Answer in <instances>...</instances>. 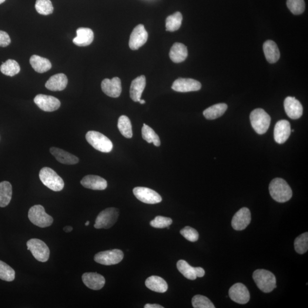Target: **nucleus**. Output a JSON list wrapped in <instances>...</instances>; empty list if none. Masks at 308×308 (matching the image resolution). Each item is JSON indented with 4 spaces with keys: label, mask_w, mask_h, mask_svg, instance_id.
<instances>
[{
    "label": "nucleus",
    "mask_w": 308,
    "mask_h": 308,
    "mask_svg": "<svg viewBox=\"0 0 308 308\" xmlns=\"http://www.w3.org/2000/svg\"><path fill=\"white\" fill-rule=\"evenodd\" d=\"M270 193L273 199L279 203H285L292 196V190L283 179H274L269 186Z\"/></svg>",
    "instance_id": "obj_1"
},
{
    "label": "nucleus",
    "mask_w": 308,
    "mask_h": 308,
    "mask_svg": "<svg viewBox=\"0 0 308 308\" xmlns=\"http://www.w3.org/2000/svg\"><path fill=\"white\" fill-rule=\"evenodd\" d=\"M253 279L257 287L264 293H270L277 287L275 276L269 270H256L253 273Z\"/></svg>",
    "instance_id": "obj_2"
},
{
    "label": "nucleus",
    "mask_w": 308,
    "mask_h": 308,
    "mask_svg": "<svg viewBox=\"0 0 308 308\" xmlns=\"http://www.w3.org/2000/svg\"><path fill=\"white\" fill-rule=\"evenodd\" d=\"M39 176L43 185L53 192H60L64 187L65 183L61 177L49 167H43L40 171Z\"/></svg>",
    "instance_id": "obj_3"
},
{
    "label": "nucleus",
    "mask_w": 308,
    "mask_h": 308,
    "mask_svg": "<svg viewBox=\"0 0 308 308\" xmlns=\"http://www.w3.org/2000/svg\"><path fill=\"white\" fill-rule=\"evenodd\" d=\"M270 117L262 109L253 110L250 115L251 125L258 135H263L269 130L270 123Z\"/></svg>",
    "instance_id": "obj_4"
},
{
    "label": "nucleus",
    "mask_w": 308,
    "mask_h": 308,
    "mask_svg": "<svg viewBox=\"0 0 308 308\" xmlns=\"http://www.w3.org/2000/svg\"><path fill=\"white\" fill-rule=\"evenodd\" d=\"M86 139L90 145L100 152L108 153L113 150V145L111 140L98 132H88L86 134Z\"/></svg>",
    "instance_id": "obj_5"
},
{
    "label": "nucleus",
    "mask_w": 308,
    "mask_h": 308,
    "mask_svg": "<svg viewBox=\"0 0 308 308\" xmlns=\"http://www.w3.org/2000/svg\"><path fill=\"white\" fill-rule=\"evenodd\" d=\"M28 217L33 224L40 228L48 227L53 222V217L45 212L41 205L32 207L29 210Z\"/></svg>",
    "instance_id": "obj_6"
},
{
    "label": "nucleus",
    "mask_w": 308,
    "mask_h": 308,
    "mask_svg": "<svg viewBox=\"0 0 308 308\" xmlns=\"http://www.w3.org/2000/svg\"><path fill=\"white\" fill-rule=\"evenodd\" d=\"M119 210L116 208H108L99 213L96 220L95 227L96 229H109L115 225L118 220Z\"/></svg>",
    "instance_id": "obj_7"
},
{
    "label": "nucleus",
    "mask_w": 308,
    "mask_h": 308,
    "mask_svg": "<svg viewBox=\"0 0 308 308\" xmlns=\"http://www.w3.org/2000/svg\"><path fill=\"white\" fill-rule=\"evenodd\" d=\"M26 246L28 250L31 251L33 257L38 262H46L49 260L50 250L43 241L38 239H32L26 243Z\"/></svg>",
    "instance_id": "obj_8"
},
{
    "label": "nucleus",
    "mask_w": 308,
    "mask_h": 308,
    "mask_svg": "<svg viewBox=\"0 0 308 308\" xmlns=\"http://www.w3.org/2000/svg\"><path fill=\"white\" fill-rule=\"evenodd\" d=\"M124 254L121 250H113L102 251L96 254L95 262L102 265L112 266L119 263L123 259Z\"/></svg>",
    "instance_id": "obj_9"
},
{
    "label": "nucleus",
    "mask_w": 308,
    "mask_h": 308,
    "mask_svg": "<svg viewBox=\"0 0 308 308\" xmlns=\"http://www.w3.org/2000/svg\"><path fill=\"white\" fill-rule=\"evenodd\" d=\"M135 196L140 202L149 204H154L162 202V197L155 191L147 187H138L133 190Z\"/></svg>",
    "instance_id": "obj_10"
},
{
    "label": "nucleus",
    "mask_w": 308,
    "mask_h": 308,
    "mask_svg": "<svg viewBox=\"0 0 308 308\" xmlns=\"http://www.w3.org/2000/svg\"><path fill=\"white\" fill-rule=\"evenodd\" d=\"M34 102L40 109L46 112H55L61 106L59 99L50 96L38 95L36 96Z\"/></svg>",
    "instance_id": "obj_11"
},
{
    "label": "nucleus",
    "mask_w": 308,
    "mask_h": 308,
    "mask_svg": "<svg viewBox=\"0 0 308 308\" xmlns=\"http://www.w3.org/2000/svg\"><path fill=\"white\" fill-rule=\"evenodd\" d=\"M148 39V33L145 26L142 24L137 25L134 29L129 40L130 48L135 50L145 45Z\"/></svg>",
    "instance_id": "obj_12"
},
{
    "label": "nucleus",
    "mask_w": 308,
    "mask_h": 308,
    "mask_svg": "<svg viewBox=\"0 0 308 308\" xmlns=\"http://www.w3.org/2000/svg\"><path fill=\"white\" fill-rule=\"evenodd\" d=\"M229 296L234 302L240 304H246L250 300L249 290L242 283H236L230 288Z\"/></svg>",
    "instance_id": "obj_13"
},
{
    "label": "nucleus",
    "mask_w": 308,
    "mask_h": 308,
    "mask_svg": "<svg viewBox=\"0 0 308 308\" xmlns=\"http://www.w3.org/2000/svg\"><path fill=\"white\" fill-rule=\"evenodd\" d=\"M201 88V83L192 78L177 79L173 82L172 86V89L174 91L182 93L198 91Z\"/></svg>",
    "instance_id": "obj_14"
},
{
    "label": "nucleus",
    "mask_w": 308,
    "mask_h": 308,
    "mask_svg": "<svg viewBox=\"0 0 308 308\" xmlns=\"http://www.w3.org/2000/svg\"><path fill=\"white\" fill-rule=\"evenodd\" d=\"M251 222V214L250 211L246 207H243L238 211L233 216L232 227L236 231H242L246 229Z\"/></svg>",
    "instance_id": "obj_15"
},
{
    "label": "nucleus",
    "mask_w": 308,
    "mask_h": 308,
    "mask_svg": "<svg viewBox=\"0 0 308 308\" xmlns=\"http://www.w3.org/2000/svg\"><path fill=\"white\" fill-rule=\"evenodd\" d=\"M284 106L287 115L290 118L292 119H299L303 116V106L299 100L294 97H287L284 100Z\"/></svg>",
    "instance_id": "obj_16"
},
{
    "label": "nucleus",
    "mask_w": 308,
    "mask_h": 308,
    "mask_svg": "<svg viewBox=\"0 0 308 308\" xmlns=\"http://www.w3.org/2000/svg\"><path fill=\"white\" fill-rule=\"evenodd\" d=\"M103 93L112 98H118L122 92L121 81L118 77H115L112 79H105L101 83Z\"/></svg>",
    "instance_id": "obj_17"
},
{
    "label": "nucleus",
    "mask_w": 308,
    "mask_h": 308,
    "mask_svg": "<svg viewBox=\"0 0 308 308\" xmlns=\"http://www.w3.org/2000/svg\"><path fill=\"white\" fill-rule=\"evenodd\" d=\"M290 123L288 120H281L276 124L274 129V138L279 144L285 143L291 133Z\"/></svg>",
    "instance_id": "obj_18"
},
{
    "label": "nucleus",
    "mask_w": 308,
    "mask_h": 308,
    "mask_svg": "<svg viewBox=\"0 0 308 308\" xmlns=\"http://www.w3.org/2000/svg\"><path fill=\"white\" fill-rule=\"evenodd\" d=\"M82 279L85 285L93 290L101 289L105 284V277L97 273H85Z\"/></svg>",
    "instance_id": "obj_19"
},
{
    "label": "nucleus",
    "mask_w": 308,
    "mask_h": 308,
    "mask_svg": "<svg viewBox=\"0 0 308 308\" xmlns=\"http://www.w3.org/2000/svg\"><path fill=\"white\" fill-rule=\"evenodd\" d=\"M81 185L86 189L93 190H104L108 187V183L102 177L89 175L81 180Z\"/></svg>",
    "instance_id": "obj_20"
},
{
    "label": "nucleus",
    "mask_w": 308,
    "mask_h": 308,
    "mask_svg": "<svg viewBox=\"0 0 308 308\" xmlns=\"http://www.w3.org/2000/svg\"><path fill=\"white\" fill-rule=\"evenodd\" d=\"M50 152L58 161L64 165H73L79 162L78 157L62 149L53 147L50 148Z\"/></svg>",
    "instance_id": "obj_21"
},
{
    "label": "nucleus",
    "mask_w": 308,
    "mask_h": 308,
    "mask_svg": "<svg viewBox=\"0 0 308 308\" xmlns=\"http://www.w3.org/2000/svg\"><path fill=\"white\" fill-rule=\"evenodd\" d=\"M68 78L64 74L59 73L52 76L46 82L45 87L51 91H62L68 85Z\"/></svg>",
    "instance_id": "obj_22"
},
{
    "label": "nucleus",
    "mask_w": 308,
    "mask_h": 308,
    "mask_svg": "<svg viewBox=\"0 0 308 308\" xmlns=\"http://www.w3.org/2000/svg\"><path fill=\"white\" fill-rule=\"evenodd\" d=\"M146 83L145 76H140L133 80L130 90V97L133 101H139L141 98L144 89L145 88Z\"/></svg>",
    "instance_id": "obj_23"
},
{
    "label": "nucleus",
    "mask_w": 308,
    "mask_h": 308,
    "mask_svg": "<svg viewBox=\"0 0 308 308\" xmlns=\"http://www.w3.org/2000/svg\"><path fill=\"white\" fill-rule=\"evenodd\" d=\"M77 37L73 39V42L78 46H88L93 42L94 33L92 29L87 28H80L77 30Z\"/></svg>",
    "instance_id": "obj_24"
},
{
    "label": "nucleus",
    "mask_w": 308,
    "mask_h": 308,
    "mask_svg": "<svg viewBox=\"0 0 308 308\" xmlns=\"http://www.w3.org/2000/svg\"><path fill=\"white\" fill-rule=\"evenodd\" d=\"M264 55L267 61L270 63H276L279 59L280 53L279 48L272 40H268L263 45Z\"/></svg>",
    "instance_id": "obj_25"
},
{
    "label": "nucleus",
    "mask_w": 308,
    "mask_h": 308,
    "mask_svg": "<svg viewBox=\"0 0 308 308\" xmlns=\"http://www.w3.org/2000/svg\"><path fill=\"white\" fill-rule=\"evenodd\" d=\"M170 58L173 62L180 63L185 61L188 56L187 47L181 43H175L171 48Z\"/></svg>",
    "instance_id": "obj_26"
},
{
    "label": "nucleus",
    "mask_w": 308,
    "mask_h": 308,
    "mask_svg": "<svg viewBox=\"0 0 308 308\" xmlns=\"http://www.w3.org/2000/svg\"><path fill=\"white\" fill-rule=\"evenodd\" d=\"M146 286L154 292L165 293L168 289L166 281L162 277L152 276L147 278L145 282Z\"/></svg>",
    "instance_id": "obj_27"
},
{
    "label": "nucleus",
    "mask_w": 308,
    "mask_h": 308,
    "mask_svg": "<svg viewBox=\"0 0 308 308\" xmlns=\"http://www.w3.org/2000/svg\"><path fill=\"white\" fill-rule=\"evenodd\" d=\"M30 63L33 69L39 73L48 72L52 68V63L49 59L37 55L31 57L30 59Z\"/></svg>",
    "instance_id": "obj_28"
},
{
    "label": "nucleus",
    "mask_w": 308,
    "mask_h": 308,
    "mask_svg": "<svg viewBox=\"0 0 308 308\" xmlns=\"http://www.w3.org/2000/svg\"><path fill=\"white\" fill-rule=\"evenodd\" d=\"M227 108L228 106L226 103H217L204 110L203 115L207 119H215L222 116Z\"/></svg>",
    "instance_id": "obj_29"
},
{
    "label": "nucleus",
    "mask_w": 308,
    "mask_h": 308,
    "mask_svg": "<svg viewBox=\"0 0 308 308\" xmlns=\"http://www.w3.org/2000/svg\"><path fill=\"white\" fill-rule=\"evenodd\" d=\"M12 186L7 181L0 183V207L8 205L12 199Z\"/></svg>",
    "instance_id": "obj_30"
},
{
    "label": "nucleus",
    "mask_w": 308,
    "mask_h": 308,
    "mask_svg": "<svg viewBox=\"0 0 308 308\" xmlns=\"http://www.w3.org/2000/svg\"><path fill=\"white\" fill-rule=\"evenodd\" d=\"M177 269L186 279L194 280L196 279V267L191 266L185 260H180L177 262Z\"/></svg>",
    "instance_id": "obj_31"
},
{
    "label": "nucleus",
    "mask_w": 308,
    "mask_h": 308,
    "mask_svg": "<svg viewBox=\"0 0 308 308\" xmlns=\"http://www.w3.org/2000/svg\"><path fill=\"white\" fill-rule=\"evenodd\" d=\"M182 15L179 12L169 16L166 20V31L172 32L177 31L182 25Z\"/></svg>",
    "instance_id": "obj_32"
},
{
    "label": "nucleus",
    "mask_w": 308,
    "mask_h": 308,
    "mask_svg": "<svg viewBox=\"0 0 308 308\" xmlns=\"http://www.w3.org/2000/svg\"><path fill=\"white\" fill-rule=\"evenodd\" d=\"M118 128L121 135L127 138L133 137L132 125L130 119L125 116L119 117L118 122Z\"/></svg>",
    "instance_id": "obj_33"
},
{
    "label": "nucleus",
    "mask_w": 308,
    "mask_h": 308,
    "mask_svg": "<svg viewBox=\"0 0 308 308\" xmlns=\"http://www.w3.org/2000/svg\"><path fill=\"white\" fill-rule=\"evenodd\" d=\"M0 70L4 75L13 77L18 75L20 72V66L18 63L13 59H8L7 61L3 63L1 67H0Z\"/></svg>",
    "instance_id": "obj_34"
},
{
    "label": "nucleus",
    "mask_w": 308,
    "mask_h": 308,
    "mask_svg": "<svg viewBox=\"0 0 308 308\" xmlns=\"http://www.w3.org/2000/svg\"><path fill=\"white\" fill-rule=\"evenodd\" d=\"M142 135L143 139L146 142L149 143H153L154 145L157 147L160 146V140L159 136L152 128L146 125L145 123L143 124Z\"/></svg>",
    "instance_id": "obj_35"
},
{
    "label": "nucleus",
    "mask_w": 308,
    "mask_h": 308,
    "mask_svg": "<svg viewBox=\"0 0 308 308\" xmlns=\"http://www.w3.org/2000/svg\"><path fill=\"white\" fill-rule=\"evenodd\" d=\"M15 274L12 268L0 260V279L11 282L15 280Z\"/></svg>",
    "instance_id": "obj_36"
},
{
    "label": "nucleus",
    "mask_w": 308,
    "mask_h": 308,
    "mask_svg": "<svg viewBox=\"0 0 308 308\" xmlns=\"http://www.w3.org/2000/svg\"><path fill=\"white\" fill-rule=\"evenodd\" d=\"M294 249L298 253L304 254L308 250V233L305 232L294 240Z\"/></svg>",
    "instance_id": "obj_37"
},
{
    "label": "nucleus",
    "mask_w": 308,
    "mask_h": 308,
    "mask_svg": "<svg viewBox=\"0 0 308 308\" xmlns=\"http://www.w3.org/2000/svg\"><path fill=\"white\" fill-rule=\"evenodd\" d=\"M35 8L39 14L45 16L52 14L54 10L50 0H37Z\"/></svg>",
    "instance_id": "obj_38"
},
{
    "label": "nucleus",
    "mask_w": 308,
    "mask_h": 308,
    "mask_svg": "<svg viewBox=\"0 0 308 308\" xmlns=\"http://www.w3.org/2000/svg\"><path fill=\"white\" fill-rule=\"evenodd\" d=\"M287 5L294 15L302 14L306 9L304 0H287Z\"/></svg>",
    "instance_id": "obj_39"
},
{
    "label": "nucleus",
    "mask_w": 308,
    "mask_h": 308,
    "mask_svg": "<svg viewBox=\"0 0 308 308\" xmlns=\"http://www.w3.org/2000/svg\"><path fill=\"white\" fill-rule=\"evenodd\" d=\"M192 304L195 308H215L213 304L206 296L196 295L192 298Z\"/></svg>",
    "instance_id": "obj_40"
},
{
    "label": "nucleus",
    "mask_w": 308,
    "mask_h": 308,
    "mask_svg": "<svg viewBox=\"0 0 308 308\" xmlns=\"http://www.w3.org/2000/svg\"><path fill=\"white\" fill-rule=\"evenodd\" d=\"M173 223V220L170 217L158 216L151 221L150 225L156 229H164L169 227Z\"/></svg>",
    "instance_id": "obj_41"
},
{
    "label": "nucleus",
    "mask_w": 308,
    "mask_h": 308,
    "mask_svg": "<svg viewBox=\"0 0 308 308\" xmlns=\"http://www.w3.org/2000/svg\"><path fill=\"white\" fill-rule=\"evenodd\" d=\"M180 234L191 242H195L199 239L197 231L191 227H186L180 231Z\"/></svg>",
    "instance_id": "obj_42"
},
{
    "label": "nucleus",
    "mask_w": 308,
    "mask_h": 308,
    "mask_svg": "<svg viewBox=\"0 0 308 308\" xmlns=\"http://www.w3.org/2000/svg\"><path fill=\"white\" fill-rule=\"evenodd\" d=\"M11 42V38L7 33L0 31V46L6 47L8 46Z\"/></svg>",
    "instance_id": "obj_43"
},
{
    "label": "nucleus",
    "mask_w": 308,
    "mask_h": 308,
    "mask_svg": "<svg viewBox=\"0 0 308 308\" xmlns=\"http://www.w3.org/2000/svg\"><path fill=\"white\" fill-rule=\"evenodd\" d=\"M205 274V271L201 267H196L197 277H203Z\"/></svg>",
    "instance_id": "obj_44"
},
{
    "label": "nucleus",
    "mask_w": 308,
    "mask_h": 308,
    "mask_svg": "<svg viewBox=\"0 0 308 308\" xmlns=\"http://www.w3.org/2000/svg\"><path fill=\"white\" fill-rule=\"evenodd\" d=\"M145 308H164L163 307L160 306L158 304H146L145 305Z\"/></svg>",
    "instance_id": "obj_45"
},
{
    "label": "nucleus",
    "mask_w": 308,
    "mask_h": 308,
    "mask_svg": "<svg viewBox=\"0 0 308 308\" xmlns=\"http://www.w3.org/2000/svg\"><path fill=\"white\" fill-rule=\"evenodd\" d=\"M63 230H64L65 232L69 233L72 231L73 228L70 226H66L63 228Z\"/></svg>",
    "instance_id": "obj_46"
},
{
    "label": "nucleus",
    "mask_w": 308,
    "mask_h": 308,
    "mask_svg": "<svg viewBox=\"0 0 308 308\" xmlns=\"http://www.w3.org/2000/svg\"><path fill=\"white\" fill-rule=\"evenodd\" d=\"M139 102L140 103V104H145V103H146V101L145 100L141 99H140Z\"/></svg>",
    "instance_id": "obj_47"
},
{
    "label": "nucleus",
    "mask_w": 308,
    "mask_h": 308,
    "mask_svg": "<svg viewBox=\"0 0 308 308\" xmlns=\"http://www.w3.org/2000/svg\"><path fill=\"white\" fill-rule=\"evenodd\" d=\"M89 221H87L86 223H85V226H88L89 225Z\"/></svg>",
    "instance_id": "obj_48"
},
{
    "label": "nucleus",
    "mask_w": 308,
    "mask_h": 308,
    "mask_svg": "<svg viewBox=\"0 0 308 308\" xmlns=\"http://www.w3.org/2000/svg\"><path fill=\"white\" fill-rule=\"evenodd\" d=\"M5 1V0H0V4H2L3 2H4Z\"/></svg>",
    "instance_id": "obj_49"
}]
</instances>
